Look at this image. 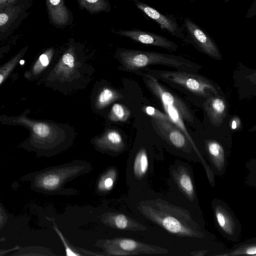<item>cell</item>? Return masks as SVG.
<instances>
[{
  "label": "cell",
  "instance_id": "cell-1",
  "mask_svg": "<svg viewBox=\"0 0 256 256\" xmlns=\"http://www.w3.org/2000/svg\"><path fill=\"white\" fill-rule=\"evenodd\" d=\"M116 56L126 70H136L146 66L159 64L178 70L196 73L202 66L182 56L174 54L118 48Z\"/></svg>",
  "mask_w": 256,
  "mask_h": 256
},
{
  "label": "cell",
  "instance_id": "cell-2",
  "mask_svg": "<svg viewBox=\"0 0 256 256\" xmlns=\"http://www.w3.org/2000/svg\"><path fill=\"white\" fill-rule=\"evenodd\" d=\"M148 73L158 80L177 84L198 96L208 98L220 94V88L214 82L196 73L158 70H149Z\"/></svg>",
  "mask_w": 256,
  "mask_h": 256
},
{
  "label": "cell",
  "instance_id": "cell-3",
  "mask_svg": "<svg viewBox=\"0 0 256 256\" xmlns=\"http://www.w3.org/2000/svg\"><path fill=\"white\" fill-rule=\"evenodd\" d=\"M84 168L73 165L49 168L29 174L22 178L30 182V187L34 190L52 194L58 191L67 180L78 175Z\"/></svg>",
  "mask_w": 256,
  "mask_h": 256
},
{
  "label": "cell",
  "instance_id": "cell-4",
  "mask_svg": "<svg viewBox=\"0 0 256 256\" xmlns=\"http://www.w3.org/2000/svg\"><path fill=\"white\" fill-rule=\"evenodd\" d=\"M184 26L188 34V42H191L196 49L212 58L217 60L222 59L218 46L206 32L188 18L184 20Z\"/></svg>",
  "mask_w": 256,
  "mask_h": 256
},
{
  "label": "cell",
  "instance_id": "cell-5",
  "mask_svg": "<svg viewBox=\"0 0 256 256\" xmlns=\"http://www.w3.org/2000/svg\"><path fill=\"white\" fill-rule=\"evenodd\" d=\"M142 74L146 86L162 104L175 108L179 112L183 120L190 122H193L194 118L191 112L180 98L166 90L157 79L150 74L146 72Z\"/></svg>",
  "mask_w": 256,
  "mask_h": 256
},
{
  "label": "cell",
  "instance_id": "cell-6",
  "mask_svg": "<svg viewBox=\"0 0 256 256\" xmlns=\"http://www.w3.org/2000/svg\"><path fill=\"white\" fill-rule=\"evenodd\" d=\"M68 46L50 74L52 80L64 82L70 80L78 68V44L72 38L68 40Z\"/></svg>",
  "mask_w": 256,
  "mask_h": 256
},
{
  "label": "cell",
  "instance_id": "cell-7",
  "mask_svg": "<svg viewBox=\"0 0 256 256\" xmlns=\"http://www.w3.org/2000/svg\"><path fill=\"white\" fill-rule=\"evenodd\" d=\"M111 31L142 44L160 47L172 52H175L178 48V46L173 41L153 32L136 29L124 30L112 28Z\"/></svg>",
  "mask_w": 256,
  "mask_h": 256
},
{
  "label": "cell",
  "instance_id": "cell-8",
  "mask_svg": "<svg viewBox=\"0 0 256 256\" xmlns=\"http://www.w3.org/2000/svg\"><path fill=\"white\" fill-rule=\"evenodd\" d=\"M130 0L134 2L138 8L156 22L161 28L166 30L174 36L181 38L185 42L188 41L175 17L171 15L164 14L139 0Z\"/></svg>",
  "mask_w": 256,
  "mask_h": 256
},
{
  "label": "cell",
  "instance_id": "cell-9",
  "mask_svg": "<svg viewBox=\"0 0 256 256\" xmlns=\"http://www.w3.org/2000/svg\"><path fill=\"white\" fill-rule=\"evenodd\" d=\"M31 2L0 8V36L9 34L16 29L28 15L26 10Z\"/></svg>",
  "mask_w": 256,
  "mask_h": 256
},
{
  "label": "cell",
  "instance_id": "cell-10",
  "mask_svg": "<svg viewBox=\"0 0 256 256\" xmlns=\"http://www.w3.org/2000/svg\"><path fill=\"white\" fill-rule=\"evenodd\" d=\"M104 247L108 254L114 256L132 255L154 251L150 246L128 238H116L106 240Z\"/></svg>",
  "mask_w": 256,
  "mask_h": 256
},
{
  "label": "cell",
  "instance_id": "cell-11",
  "mask_svg": "<svg viewBox=\"0 0 256 256\" xmlns=\"http://www.w3.org/2000/svg\"><path fill=\"white\" fill-rule=\"evenodd\" d=\"M36 138V147L42 149L50 148L56 144L60 140H62L64 135L62 130L56 126H52L42 122H29Z\"/></svg>",
  "mask_w": 256,
  "mask_h": 256
},
{
  "label": "cell",
  "instance_id": "cell-12",
  "mask_svg": "<svg viewBox=\"0 0 256 256\" xmlns=\"http://www.w3.org/2000/svg\"><path fill=\"white\" fill-rule=\"evenodd\" d=\"M151 120L154 129L163 138L179 148L186 146L187 138L172 121L154 118Z\"/></svg>",
  "mask_w": 256,
  "mask_h": 256
},
{
  "label": "cell",
  "instance_id": "cell-13",
  "mask_svg": "<svg viewBox=\"0 0 256 256\" xmlns=\"http://www.w3.org/2000/svg\"><path fill=\"white\" fill-rule=\"evenodd\" d=\"M204 108L211 124L215 126H220L227 112V104L224 98L220 94L212 96L206 98Z\"/></svg>",
  "mask_w": 256,
  "mask_h": 256
},
{
  "label": "cell",
  "instance_id": "cell-14",
  "mask_svg": "<svg viewBox=\"0 0 256 256\" xmlns=\"http://www.w3.org/2000/svg\"><path fill=\"white\" fill-rule=\"evenodd\" d=\"M50 22L58 26L70 24L72 15L64 3V0H45Z\"/></svg>",
  "mask_w": 256,
  "mask_h": 256
},
{
  "label": "cell",
  "instance_id": "cell-15",
  "mask_svg": "<svg viewBox=\"0 0 256 256\" xmlns=\"http://www.w3.org/2000/svg\"><path fill=\"white\" fill-rule=\"evenodd\" d=\"M102 217V221L105 224L115 228L135 230L142 228L138 223L122 214L108 212L103 214Z\"/></svg>",
  "mask_w": 256,
  "mask_h": 256
},
{
  "label": "cell",
  "instance_id": "cell-16",
  "mask_svg": "<svg viewBox=\"0 0 256 256\" xmlns=\"http://www.w3.org/2000/svg\"><path fill=\"white\" fill-rule=\"evenodd\" d=\"M94 142L100 148L117 152L122 151L124 148L123 138L116 130H107L102 136L96 138Z\"/></svg>",
  "mask_w": 256,
  "mask_h": 256
},
{
  "label": "cell",
  "instance_id": "cell-17",
  "mask_svg": "<svg viewBox=\"0 0 256 256\" xmlns=\"http://www.w3.org/2000/svg\"><path fill=\"white\" fill-rule=\"evenodd\" d=\"M142 210L146 215L156 220L169 232L180 234H188V230L176 218L170 216L160 218L152 212L147 207H143Z\"/></svg>",
  "mask_w": 256,
  "mask_h": 256
},
{
  "label": "cell",
  "instance_id": "cell-18",
  "mask_svg": "<svg viewBox=\"0 0 256 256\" xmlns=\"http://www.w3.org/2000/svg\"><path fill=\"white\" fill-rule=\"evenodd\" d=\"M80 10H86L92 14L111 11L108 0H76Z\"/></svg>",
  "mask_w": 256,
  "mask_h": 256
},
{
  "label": "cell",
  "instance_id": "cell-19",
  "mask_svg": "<svg viewBox=\"0 0 256 256\" xmlns=\"http://www.w3.org/2000/svg\"><path fill=\"white\" fill-rule=\"evenodd\" d=\"M164 110L170 120L173 122L184 133L188 140L193 146L194 149L198 152L196 147L186 128L183 118L179 112L172 106L162 104Z\"/></svg>",
  "mask_w": 256,
  "mask_h": 256
},
{
  "label": "cell",
  "instance_id": "cell-20",
  "mask_svg": "<svg viewBox=\"0 0 256 256\" xmlns=\"http://www.w3.org/2000/svg\"><path fill=\"white\" fill-rule=\"evenodd\" d=\"M123 97L122 94L109 88H104L96 97L95 106L97 109H102L113 102Z\"/></svg>",
  "mask_w": 256,
  "mask_h": 256
},
{
  "label": "cell",
  "instance_id": "cell-21",
  "mask_svg": "<svg viewBox=\"0 0 256 256\" xmlns=\"http://www.w3.org/2000/svg\"><path fill=\"white\" fill-rule=\"evenodd\" d=\"M148 168V159L146 152L144 148L137 152L134 162L133 170L134 176L138 178L144 177Z\"/></svg>",
  "mask_w": 256,
  "mask_h": 256
},
{
  "label": "cell",
  "instance_id": "cell-22",
  "mask_svg": "<svg viewBox=\"0 0 256 256\" xmlns=\"http://www.w3.org/2000/svg\"><path fill=\"white\" fill-rule=\"evenodd\" d=\"M214 212L216 222L219 227L225 232L230 234H232L234 225L231 216L220 206L216 208Z\"/></svg>",
  "mask_w": 256,
  "mask_h": 256
},
{
  "label": "cell",
  "instance_id": "cell-23",
  "mask_svg": "<svg viewBox=\"0 0 256 256\" xmlns=\"http://www.w3.org/2000/svg\"><path fill=\"white\" fill-rule=\"evenodd\" d=\"M206 148L209 156L218 166L224 164V150L221 144L214 140L206 142Z\"/></svg>",
  "mask_w": 256,
  "mask_h": 256
},
{
  "label": "cell",
  "instance_id": "cell-24",
  "mask_svg": "<svg viewBox=\"0 0 256 256\" xmlns=\"http://www.w3.org/2000/svg\"><path fill=\"white\" fill-rule=\"evenodd\" d=\"M117 176L116 169L112 168L106 172L100 178L98 184V190L102 192H109L114 186Z\"/></svg>",
  "mask_w": 256,
  "mask_h": 256
},
{
  "label": "cell",
  "instance_id": "cell-25",
  "mask_svg": "<svg viewBox=\"0 0 256 256\" xmlns=\"http://www.w3.org/2000/svg\"><path fill=\"white\" fill-rule=\"evenodd\" d=\"M130 116V111L125 106L116 103L113 104L108 118L112 122H126Z\"/></svg>",
  "mask_w": 256,
  "mask_h": 256
},
{
  "label": "cell",
  "instance_id": "cell-26",
  "mask_svg": "<svg viewBox=\"0 0 256 256\" xmlns=\"http://www.w3.org/2000/svg\"><path fill=\"white\" fill-rule=\"evenodd\" d=\"M54 52V50L50 48L40 55L33 68L34 74H39L50 64Z\"/></svg>",
  "mask_w": 256,
  "mask_h": 256
},
{
  "label": "cell",
  "instance_id": "cell-27",
  "mask_svg": "<svg viewBox=\"0 0 256 256\" xmlns=\"http://www.w3.org/2000/svg\"><path fill=\"white\" fill-rule=\"evenodd\" d=\"M26 50V48H24L16 55L12 58L9 60L2 67L0 68V84L2 82L5 78L13 70L19 60L25 53Z\"/></svg>",
  "mask_w": 256,
  "mask_h": 256
},
{
  "label": "cell",
  "instance_id": "cell-28",
  "mask_svg": "<svg viewBox=\"0 0 256 256\" xmlns=\"http://www.w3.org/2000/svg\"><path fill=\"white\" fill-rule=\"evenodd\" d=\"M178 184L182 190L189 196H192L194 188L192 179L186 173H182L178 177Z\"/></svg>",
  "mask_w": 256,
  "mask_h": 256
},
{
  "label": "cell",
  "instance_id": "cell-29",
  "mask_svg": "<svg viewBox=\"0 0 256 256\" xmlns=\"http://www.w3.org/2000/svg\"><path fill=\"white\" fill-rule=\"evenodd\" d=\"M46 218L53 224V228L59 236L60 240H62V242L64 244L65 252H66V255L68 256H80L82 254L79 253L77 251L74 250L70 244L68 242L66 238H64L63 234L62 232L60 231V230L58 229L56 225V223L54 220V219L52 218H49L46 217Z\"/></svg>",
  "mask_w": 256,
  "mask_h": 256
},
{
  "label": "cell",
  "instance_id": "cell-30",
  "mask_svg": "<svg viewBox=\"0 0 256 256\" xmlns=\"http://www.w3.org/2000/svg\"><path fill=\"white\" fill-rule=\"evenodd\" d=\"M142 110L146 114L150 116L151 118L171 120L166 114L162 112L160 110L152 106H144L142 108Z\"/></svg>",
  "mask_w": 256,
  "mask_h": 256
},
{
  "label": "cell",
  "instance_id": "cell-31",
  "mask_svg": "<svg viewBox=\"0 0 256 256\" xmlns=\"http://www.w3.org/2000/svg\"><path fill=\"white\" fill-rule=\"evenodd\" d=\"M247 254V255H254L256 254V247L255 245L249 246L243 248L238 249L232 252L230 255H239V254Z\"/></svg>",
  "mask_w": 256,
  "mask_h": 256
},
{
  "label": "cell",
  "instance_id": "cell-32",
  "mask_svg": "<svg viewBox=\"0 0 256 256\" xmlns=\"http://www.w3.org/2000/svg\"><path fill=\"white\" fill-rule=\"evenodd\" d=\"M32 0H0V8L28 2H32Z\"/></svg>",
  "mask_w": 256,
  "mask_h": 256
},
{
  "label": "cell",
  "instance_id": "cell-33",
  "mask_svg": "<svg viewBox=\"0 0 256 256\" xmlns=\"http://www.w3.org/2000/svg\"><path fill=\"white\" fill-rule=\"evenodd\" d=\"M8 217L6 212L0 204V229L2 228L7 221Z\"/></svg>",
  "mask_w": 256,
  "mask_h": 256
},
{
  "label": "cell",
  "instance_id": "cell-34",
  "mask_svg": "<svg viewBox=\"0 0 256 256\" xmlns=\"http://www.w3.org/2000/svg\"><path fill=\"white\" fill-rule=\"evenodd\" d=\"M230 0H224V2H228V1H230Z\"/></svg>",
  "mask_w": 256,
  "mask_h": 256
},
{
  "label": "cell",
  "instance_id": "cell-35",
  "mask_svg": "<svg viewBox=\"0 0 256 256\" xmlns=\"http://www.w3.org/2000/svg\"><path fill=\"white\" fill-rule=\"evenodd\" d=\"M191 0V1H193V0Z\"/></svg>",
  "mask_w": 256,
  "mask_h": 256
}]
</instances>
